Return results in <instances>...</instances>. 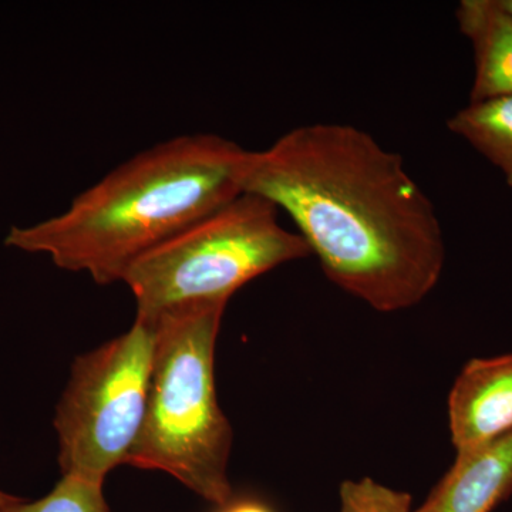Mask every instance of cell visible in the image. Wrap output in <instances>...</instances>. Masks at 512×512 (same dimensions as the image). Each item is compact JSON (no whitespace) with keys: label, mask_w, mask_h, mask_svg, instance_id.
Masks as SVG:
<instances>
[{"label":"cell","mask_w":512,"mask_h":512,"mask_svg":"<svg viewBox=\"0 0 512 512\" xmlns=\"http://www.w3.org/2000/svg\"><path fill=\"white\" fill-rule=\"evenodd\" d=\"M218 512H274L266 505L258 503V501H239V503L225 505Z\"/></svg>","instance_id":"obj_12"},{"label":"cell","mask_w":512,"mask_h":512,"mask_svg":"<svg viewBox=\"0 0 512 512\" xmlns=\"http://www.w3.org/2000/svg\"><path fill=\"white\" fill-rule=\"evenodd\" d=\"M245 148L187 134L141 151L80 192L66 211L10 229L9 247L50 256L99 285L123 282L141 256L242 194Z\"/></svg>","instance_id":"obj_2"},{"label":"cell","mask_w":512,"mask_h":512,"mask_svg":"<svg viewBox=\"0 0 512 512\" xmlns=\"http://www.w3.org/2000/svg\"><path fill=\"white\" fill-rule=\"evenodd\" d=\"M448 424L456 453L512 431V355L473 359L448 397Z\"/></svg>","instance_id":"obj_6"},{"label":"cell","mask_w":512,"mask_h":512,"mask_svg":"<svg viewBox=\"0 0 512 512\" xmlns=\"http://www.w3.org/2000/svg\"><path fill=\"white\" fill-rule=\"evenodd\" d=\"M239 185L286 212L330 281L375 311L413 308L439 284L446 244L436 208L403 158L366 131L293 128L245 150Z\"/></svg>","instance_id":"obj_1"},{"label":"cell","mask_w":512,"mask_h":512,"mask_svg":"<svg viewBox=\"0 0 512 512\" xmlns=\"http://www.w3.org/2000/svg\"><path fill=\"white\" fill-rule=\"evenodd\" d=\"M461 33L474 50L470 101L512 96V19L494 0H463L457 8Z\"/></svg>","instance_id":"obj_8"},{"label":"cell","mask_w":512,"mask_h":512,"mask_svg":"<svg viewBox=\"0 0 512 512\" xmlns=\"http://www.w3.org/2000/svg\"><path fill=\"white\" fill-rule=\"evenodd\" d=\"M19 497H15V495H10L5 493V491L0 490V512H5L8 510L10 505L18 501Z\"/></svg>","instance_id":"obj_13"},{"label":"cell","mask_w":512,"mask_h":512,"mask_svg":"<svg viewBox=\"0 0 512 512\" xmlns=\"http://www.w3.org/2000/svg\"><path fill=\"white\" fill-rule=\"evenodd\" d=\"M495 6L512 19V0H494Z\"/></svg>","instance_id":"obj_14"},{"label":"cell","mask_w":512,"mask_h":512,"mask_svg":"<svg viewBox=\"0 0 512 512\" xmlns=\"http://www.w3.org/2000/svg\"><path fill=\"white\" fill-rule=\"evenodd\" d=\"M447 127L500 168L512 188V96L470 101Z\"/></svg>","instance_id":"obj_9"},{"label":"cell","mask_w":512,"mask_h":512,"mask_svg":"<svg viewBox=\"0 0 512 512\" xmlns=\"http://www.w3.org/2000/svg\"><path fill=\"white\" fill-rule=\"evenodd\" d=\"M103 484L74 474H63L45 497L36 501L19 498L5 512H109Z\"/></svg>","instance_id":"obj_10"},{"label":"cell","mask_w":512,"mask_h":512,"mask_svg":"<svg viewBox=\"0 0 512 512\" xmlns=\"http://www.w3.org/2000/svg\"><path fill=\"white\" fill-rule=\"evenodd\" d=\"M512 495V431L457 453L456 461L413 512H491Z\"/></svg>","instance_id":"obj_7"},{"label":"cell","mask_w":512,"mask_h":512,"mask_svg":"<svg viewBox=\"0 0 512 512\" xmlns=\"http://www.w3.org/2000/svg\"><path fill=\"white\" fill-rule=\"evenodd\" d=\"M228 302L194 303L161 313L143 427L127 463L177 478L225 507L231 424L215 389V345Z\"/></svg>","instance_id":"obj_3"},{"label":"cell","mask_w":512,"mask_h":512,"mask_svg":"<svg viewBox=\"0 0 512 512\" xmlns=\"http://www.w3.org/2000/svg\"><path fill=\"white\" fill-rule=\"evenodd\" d=\"M156 340V319L136 315L124 335L76 359L55 416L63 474L104 483L127 463L146 416Z\"/></svg>","instance_id":"obj_5"},{"label":"cell","mask_w":512,"mask_h":512,"mask_svg":"<svg viewBox=\"0 0 512 512\" xmlns=\"http://www.w3.org/2000/svg\"><path fill=\"white\" fill-rule=\"evenodd\" d=\"M308 245L279 222L271 202L238 195L141 256L123 282L137 303V316L194 303L229 302L258 276L311 256Z\"/></svg>","instance_id":"obj_4"},{"label":"cell","mask_w":512,"mask_h":512,"mask_svg":"<svg viewBox=\"0 0 512 512\" xmlns=\"http://www.w3.org/2000/svg\"><path fill=\"white\" fill-rule=\"evenodd\" d=\"M339 503V512H413L412 495L369 477L343 481Z\"/></svg>","instance_id":"obj_11"}]
</instances>
